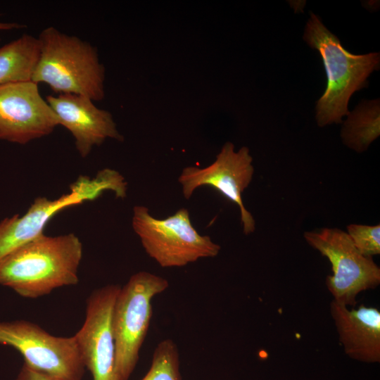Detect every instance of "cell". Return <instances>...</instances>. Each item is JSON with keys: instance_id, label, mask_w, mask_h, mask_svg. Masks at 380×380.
<instances>
[{"instance_id": "cell-1", "label": "cell", "mask_w": 380, "mask_h": 380, "mask_svg": "<svg viewBox=\"0 0 380 380\" xmlns=\"http://www.w3.org/2000/svg\"><path fill=\"white\" fill-rule=\"evenodd\" d=\"M82 254V243L75 234H42L0 261V284L27 298L75 285Z\"/></svg>"}, {"instance_id": "cell-2", "label": "cell", "mask_w": 380, "mask_h": 380, "mask_svg": "<svg viewBox=\"0 0 380 380\" xmlns=\"http://www.w3.org/2000/svg\"><path fill=\"white\" fill-rule=\"evenodd\" d=\"M37 39L39 54L32 81L58 94L82 95L93 101L104 98L105 68L96 48L53 27L43 30Z\"/></svg>"}, {"instance_id": "cell-3", "label": "cell", "mask_w": 380, "mask_h": 380, "mask_svg": "<svg viewBox=\"0 0 380 380\" xmlns=\"http://www.w3.org/2000/svg\"><path fill=\"white\" fill-rule=\"evenodd\" d=\"M303 39L318 51L327 72V88L316 105L317 125L322 127L341 123L342 118L349 113L348 104L351 95L367 87V77L379 69V53L355 55L348 52L312 13L306 23Z\"/></svg>"}, {"instance_id": "cell-4", "label": "cell", "mask_w": 380, "mask_h": 380, "mask_svg": "<svg viewBox=\"0 0 380 380\" xmlns=\"http://www.w3.org/2000/svg\"><path fill=\"white\" fill-rule=\"evenodd\" d=\"M168 286L166 279L141 271L120 287L112 312L116 380H128L133 372L149 328L152 300Z\"/></svg>"}, {"instance_id": "cell-5", "label": "cell", "mask_w": 380, "mask_h": 380, "mask_svg": "<svg viewBox=\"0 0 380 380\" xmlns=\"http://www.w3.org/2000/svg\"><path fill=\"white\" fill-rule=\"evenodd\" d=\"M127 182L118 171L105 168L94 177L80 176L70 186V191L58 198L39 196L23 215L0 222V261L15 249L44 234L49 220L60 211L98 198L112 191L117 198L127 196Z\"/></svg>"}, {"instance_id": "cell-6", "label": "cell", "mask_w": 380, "mask_h": 380, "mask_svg": "<svg viewBox=\"0 0 380 380\" xmlns=\"http://www.w3.org/2000/svg\"><path fill=\"white\" fill-rule=\"evenodd\" d=\"M132 225L146 253L163 267H183L201 258H214L221 248L209 236L196 231L184 208L157 219L146 206L136 205Z\"/></svg>"}, {"instance_id": "cell-7", "label": "cell", "mask_w": 380, "mask_h": 380, "mask_svg": "<svg viewBox=\"0 0 380 380\" xmlns=\"http://www.w3.org/2000/svg\"><path fill=\"white\" fill-rule=\"evenodd\" d=\"M306 242L326 257L331 265L332 274L326 286L334 301L354 307L357 296L380 284V268L372 258L362 255L348 234L337 228H323L305 232Z\"/></svg>"}, {"instance_id": "cell-8", "label": "cell", "mask_w": 380, "mask_h": 380, "mask_svg": "<svg viewBox=\"0 0 380 380\" xmlns=\"http://www.w3.org/2000/svg\"><path fill=\"white\" fill-rule=\"evenodd\" d=\"M0 344L16 349L36 371L61 380L83 378L85 366L74 336H53L27 320L0 322Z\"/></svg>"}, {"instance_id": "cell-9", "label": "cell", "mask_w": 380, "mask_h": 380, "mask_svg": "<svg viewBox=\"0 0 380 380\" xmlns=\"http://www.w3.org/2000/svg\"><path fill=\"white\" fill-rule=\"evenodd\" d=\"M252 162L248 147L243 146L235 151L232 142L225 143L210 165L205 167L188 166L183 169L178 181L182 185L184 197L189 199L195 190L201 186L213 187L239 206L244 234L253 233L255 221L242 200V193L253 179L254 167Z\"/></svg>"}, {"instance_id": "cell-10", "label": "cell", "mask_w": 380, "mask_h": 380, "mask_svg": "<svg viewBox=\"0 0 380 380\" xmlns=\"http://www.w3.org/2000/svg\"><path fill=\"white\" fill-rule=\"evenodd\" d=\"M58 119L32 80L0 85V139L19 144L47 136Z\"/></svg>"}, {"instance_id": "cell-11", "label": "cell", "mask_w": 380, "mask_h": 380, "mask_svg": "<svg viewBox=\"0 0 380 380\" xmlns=\"http://www.w3.org/2000/svg\"><path fill=\"white\" fill-rule=\"evenodd\" d=\"M120 287L109 284L90 294L84 322L74 336L85 368L91 372L93 380H116L112 312Z\"/></svg>"}, {"instance_id": "cell-12", "label": "cell", "mask_w": 380, "mask_h": 380, "mask_svg": "<svg viewBox=\"0 0 380 380\" xmlns=\"http://www.w3.org/2000/svg\"><path fill=\"white\" fill-rule=\"evenodd\" d=\"M46 100L56 113L59 125L72 134L81 157L88 156L94 146H100L107 139L123 140L110 113L97 108L89 98L61 94L49 95Z\"/></svg>"}, {"instance_id": "cell-13", "label": "cell", "mask_w": 380, "mask_h": 380, "mask_svg": "<svg viewBox=\"0 0 380 380\" xmlns=\"http://www.w3.org/2000/svg\"><path fill=\"white\" fill-rule=\"evenodd\" d=\"M330 312L343 350L350 357L365 362L380 361V311L362 305L357 308L330 303Z\"/></svg>"}, {"instance_id": "cell-14", "label": "cell", "mask_w": 380, "mask_h": 380, "mask_svg": "<svg viewBox=\"0 0 380 380\" xmlns=\"http://www.w3.org/2000/svg\"><path fill=\"white\" fill-rule=\"evenodd\" d=\"M39 54L38 39L27 34L0 47V85L31 80Z\"/></svg>"}, {"instance_id": "cell-15", "label": "cell", "mask_w": 380, "mask_h": 380, "mask_svg": "<svg viewBox=\"0 0 380 380\" xmlns=\"http://www.w3.org/2000/svg\"><path fill=\"white\" fill-rule=\"evenodd\" d=\"M379 100L363 101L347 115L341 136L348 148L358 153L366 151L380 134Z\"/></svg>"}, {"instance_id": "cell-16", "label": "cell", "mask_w": 380, "mask_h": 380, "mask_svg": "<svg viewBox=\"0 0 380 380\" xmlns=\"http://www.w3.org/2000/svg\"><path fill=\"white\" fill-rule=\"evenodd\" d=\"M141 380H182L177 346L171 339L156 347L151 367Z\"/></svg>"}, {"instance_id": "cell-17", "label": "cell", "mask_w": 380, "mask_h": 380, "mask_svg": "<svg viewBox=\"0 0 380 380\" xmlns=\"http://www.w3.org/2000/svg\"><path fill=\"white\" fill-rule=\"evenodd\" d=\"M356 249L363 255L372 258L380 253V224H350L347 232Z\"/></svg>"}, {"instance_id": "cell-18", "label": "cell", "mask_w": 380, "mask_h": 380, "mask_svg": "<svg viewBox=\"0 0 380 380\" xmlns=\"http://www.w3.org/2000/svg\"><path fill=\"white\" fill-rule=\"evenodd\" d=\"M15 380H61L56 377L36 371L25 363L22 366Z\"/></svg>"}, {"instance_id": "cell-19", "label": "cell", "mask_w": 380, "mask_h": 380, "mask_svg": "<svg viewBox=\"0 0 380 380\" xmlns=\"http://www.w3.org/2000/svg\"><path fill=\"white\" fill-rule=\"evenodd\" d=\"M23 27L21 25L14 23H1L0 30H9Z\"/></svg>"}]
</instances>
